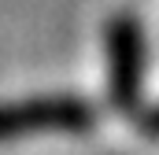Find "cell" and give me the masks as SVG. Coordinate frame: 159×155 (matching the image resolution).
Wrapping results in <instances>:
<instances>
[{
	"label": "cell",
	"instance_id": "3957f363",
	"mask_svg": "<svg viewBox=\"0 0 159 155\" xmlns=\"http://www.w3.org/2000/svg\"><path fill=\"white\" fill-rule=\"evenodd\" d=\"M141 133L152 137V140H159V104H156V107H148V111L141 115Z\"/></svg>",
	"mask_w": 159,
	"mask_h": 155
},
{
	"label": "cell",
	"instance_id": "7a4b0ae2",
	"mask_svg": "<svg viewBox=\"0 0 159 155\" xmlns=\"http://www.w3.org/2000/svg\"><path fill=\"white\" fill-rule=\"evenodd\" d=\"M104 48H107V96L119 111H137L141 92H144V63H148V48H144V30L137 22V15L119 11L107 19L104 30Z\"/></svg>",
	"mask_w": 159,
	"mask_h": 155
},
{
	"label": "cell",
	"instance_id": "6da1fadb",
	"mask_svg": "<svg viewBox=\"0 0 159 155\" xmlns=\"http://www.w3.org/2000/svg\"><path fill=\"white\" fill-rule=\"evenodd\" d=\"M96 122L89 100L59 92V96H30L15 104H0V144L22 140L34 133H85Z\"/></svg>",
	"mask_w": 159,
	"mask_h": 155
}]
</instances>
